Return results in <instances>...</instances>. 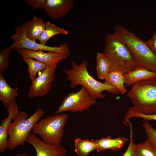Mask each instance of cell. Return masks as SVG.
<instances>
[{
    "instance_id": "obj_1",
    "label": "cell",
    "mask_w": 156,
    "mask_h": 156,
    "mask_svg": "<svg viewBox=\"0 0 156 156\" xmlns=\"http://www.w3.org/2000/svg\"><path fill=\"white\" fill-rule=\"evenodd\" d=\"M88 64V61L86 60L83 61L78 65L73 60L71 62V69L64 70L67 75V80L70 82L71 88L81 85L96 99H103L105 98V95L102 94L104 91L116 94L120 93L118 89L112 85L105 82L102 83L91 76L87 70Z\"/></svg>"
},
{
    "instance_id": "obj_2",
    "label": "cell",
    "mask_w": 156,
    "mask_h": 156,
    "mask_svg": "<svg viewBox=\"0 0 156 156\" xmlns=\"http://www.w3.org/2000/svg\"><path fill=\"white\" fill-rule=\"evenodd\" d=\"M114 34L127 45L137 66L156 73V56L146 41L119 25L115 26Z\"/></svg>"
},
{
    "instance_id": "obj_3",
    "label": "cell",
    "mask_w": 156,
    "mask_h": 156,
    "mask_svg": "<svg viewBox=\"0 0 156 156\" xmlns=\"http://www.w3.org/2000/svg\"><path fill=\"white\" fill-rule=\"evenodd\" d=\"M103 53L110 64L111 71H119L124 75L137 66L127 45L114 34H106Z\"/></svg>"
},
{
    "instance_id": "obj_4",
    "label": "cell",
    "mask_w": 156,
    "mask_h": 156,
    "mask_svg": "<svg viewBox=\"0 0 156 156\" xmlns=\"http://www.w3.org/2000/svg\"><path fill=\"white\" fill-rule=\"evenodd\" d=\"M44 114V111L40 108L37 109L28 118L26 113L19 111L8 129L9 138L7 148L12 151L18 146H24L35 125Z\"/></svg>"
},
{
    "instance_id": "obj_5",
    "label": "cell",
    "mask_w": 156,
    "mask_h": 156,
    "mask_svg": "<svg viewBox=\"0 0 156 156\" xmlns=\"http://www.w3.org/2000/svg\"><path fill=\"white\" fill-rule=\"evenodd\" d=\"M127 96L137 111L146 114H156V79L133 85Z\"/></svg>"
},
{
    "instance_id": "obj_6",
    "label": "cell",
    "mask_w": 156,
    "mask_h": 156,
    "mask_svg": "<svg viewBox=\"0 0 156 156\" xmlns=\"http://www.w3.org/2000/svg\"><path fill=\"white\" fill-rule=\"evenodd\" d=\"M68 116L64 113L54 114L41 119L35 125L32 133L38 135L44 142L60 144L64 134V127Z\"/></svg>"
},
{
    "instance_id": "obj_7",
    "label": "cell",
    "mask_w": 156,
    "mask_h": 156,
    "mask_svg": "<svg viewBox=\"0 0 156 156\" xmlns=\"http://www.w3.org/2000/svg\"><path fill=\"white\" fill-rule=\"evenodd\" d=\"M27 26V21L15 27V33L11 37L13 43L9 47L12 51H17L19 49H25L52 52L67 57L70 55V51L66 42L62 43L59 47H51L42 45L29 39L26 35Z\"/></svg>"
},
{
    "instance_id": "obj_8",
    "label": "cell",
    "mask_w": 156,
    "mask_h": 156,
    "mask_svg": "<svg viewBox=\"0 0 156 156\" xmlns=\"http://www.w3.org/2000/svg\"><path fill=\"white\" fill-rule=\"evenodd\" d=\"M96 99L92 96L86 88L82 86L78 91L69 93L63 99L54 114L68 111L82 112L88 110L91 106L95 104Z\"/></svg>"
},
{
    "instance_id": "obj_9",
    "label": "cell",
    "mask_w": 156,
    "mask_h": 156,
    "mask_svg": "<svg viewBox=\"0 0 156 156\" xmlns=\"http://www.w3.org/2000/svg\"><path fill=\"white\" fill-rule=\"evenodd\" d=\"M58 64L48 66L31 82L28 93L30 98L44 96L49 92L55 79V73Z\"/></svg>"
},
{
    "instance_id": "obj_10",
    "label": "cell",
    "mask_w": 156,
    "mask_h": 156,
    "mask_svg": "<svg viewBox=\"0 0 156 156\" xmlns=\"http://www.w3.org/2000/svg\"><path fill=\"white\" fill-rule=\"evenodd\" d=\"M26 142L34 148L36 156H66L67 155L66 150L60 144L46 143L32 133L29 134Z\"/></svg>"
},
{
    "instance_id": "obj_11",
    "label": "cell",
    "mask_w": 156,
    "mask_h": 156,
    "mask_svg": "<svg viewBox=\"0 0 156 156\" xmlns=\"http://www.w3.org/2000/svg\"><path fill=\"white\" fill-rule=\"evenodd\" d=\"M74 4L73 0H46L44 9L49 16L59 18L69 14Z\"/></svg>"
},
{
    "instance_id": "obj_12",
    "label": "cell",
    "mask_w": 156,
    "mask_h": 156,
    "mask_svg": "<svg viewBox=\"0 0 156 156\" xmlns=\"http://www.w3.org/2000/svg\"><path fill=\"white\" fill-rule=\"evenodd\" d=\"M17 51L23 57L35 59L47 66L58 63L60 61L66 60L67 58L66 56L52 52H44L42 51H34L25 49H19Z\"/></svg>"
},
{
    "instance_id": "obj_13",
    "label": "cell",
    "mask_w": 156,
    "mask_h": 156,
    "mask_svg": "<svg viewBox=\"0 0 156 156\" xmlns=\"http://www.w3.org/2000/svg\"><path fill=\"white\" fill-rule=\"evenodd\" d=\"M18 107L15 101L7 107L8 115L0 125V153H3L7 148L8 135L7 130L10 124L18 114Z\"/></svg>"
},
{
    "instance_id": "obj_14",
    "label": "cell",
    "mask_w": 156,
    "mask_h": 156,
    "mask_svg": "<svg viewBox=\"0 0 156 156\" xmlns=\"http://www.w3.org/2000/svg\"><path fill=\"white\" fill-rule=\"evenodd\" d=\"M124 77L125 86L128 87L141 81L156 79V73L137 66L133 70L124 75Z\"/></svg>"
},
{
    "instance_id": "obj_15",
    "label": "cell",
    "mask_w": 156,
    "mask_h": 156,
    "mask_svg": "<svg viewBox=\"0 0 156 156\" xmlns=\"http://www.w3.org/2000/svg\"><path fill=\"white\" fill-rule=\"evenodd\" d=\"M96 151L98 153L107 149H111L114 151H119L126 143L129 141L127 138L119 137L112 138L110 136L100 139H96Z\"/></svg>"
},
{
    "instance_id": "obj_16",
    "label": "cell",
    "mask_w": 156,
    "mask_h": 156,
    "mask_svg": "<svg viewBox=\"0 0 156 156\" xmlns=\"http://www.w3.org/2000/svg\"><path fill=\"white\" fill-rule=\"evenodd\" d=\"M17 87L12 88L2 73L0 74V101L7 107L16 101L18 96Z\"/></svg>"
},
{
    "instance_id": "obj_17",
    "label": "cell",
    "mask_w": 156,
    "mask_h": 156,
    "mask_svg": "<svg viewBox=\"0 0 156 156\" xmlns=\"http://www.w3.org/2000/svg\"><path fill=\"white\" fill-rule=\"evenodd\" d=\"M45 25V23L42 18L34 16L32 20L27 21V37L32 40H38L44 31Z\"/></svg>"
},
{
    "instance_id": "obj_18",
    "label": "cell",
    "mask_w": 156,
    "mask_h": 156,
    "mask_svg": "<svg viewBox=\"0 0 156 156\" xmlns=\"http://www.w3.org/2000/svg\"><path fill=\"white\" fill-rule=\"evenodd\" d=\"M68 34V31L64 28L57 26L55 24L48 21L45 23L44 30L38 40L40 44L45 45L50 38L56 35Z\"/></svg>"
},
{
    "instance_id": "obj_19",
    "label": "cell",
    "mask_w": 156,
    "mask_h": 156,
    "mask_svg": "<svg viewBox=\"0 0 156 156\" xmlns=\"http://www.w3.org/2000/svg\"><path fill=\"white\" fill-rule=\"evenodd\" d=\"M75 151L78 156H87L97 148L96 140L77 138L75 141Z\"/></svg>"
},
{
    "instance_id": "obj_20",
    "label": "cell",
    "mask_w": 156,
    "mask_h": 156,
    "mask_svg": "<svg viewBox=\"0 0 156 156\" xmlns=\"http://www.w3.org/2000/svg\"><path fill=\"white\" fill-rule=\"evenodd\" d=\"M96 72L98 78L105 79L111 71L110 64L103 53L98 52L96 57Z\"/></svg>"
},
{
    "instance_id": "obj_21",
    "label": "cell",
    "mask_w": 156,
    "mask_h": 156,
    "mask_svg": "<svg viewBox=\"0 0 156 156\" xmlns=\"http://www.w3.org/2000/svg\"><path fill=\"white\" fill-rule=\"evenodd\" d=\"M104 82L115 86L122 94L126 92V89L125 86L124 75L120 71H111L105 79Z\"/></svg>"
},
{
    "instance_id": "obj_22",
    "label": "cell",
    "mask_w": 156,
    "mask_h": 156,
    "mask_svg": "<svg viewBox=\"0 0 156 156\" xmlns=\"http://www.w3.org/2000/svg\"><path fill=\"white\" fill-rule=\"evenodd\" d=\"M23 58V61L28 66V73L31 82L36 78V75L38 72L42 71L48 66L31 58L25 57Z\"/></svg>"
},
{
    "instance_id": "obj_23",
    "label": "cell",
    "mask_w": 156,
    "mask_h": 156,
    "mask_svg": "<svg viewBox=\"0 0 156 156\" xmlns=\"http://www.w3.org/2000/svg\"><path fill=\"white\" fill-rule=\"evenodd\" d=\"M134 156H156V150L147 139L143 142L135 144Z\"/></svg>"
},
{
    "instance_id": "obj_24",
    "label": "cell",
    "mask_w": 156,
    "mask_h": 156,
    "mask_svg": "<svg viewBox=\"0 0 156 156\" xmlns=\"http://www.w3.org/2000/svg\"><path fill=\"white\" fill-rule=\"evenodd\" d=\"M132 118H140L148 122L151 120L156 121V114H146L140 113L135 110L132 107H130L125 114L122 121L124 125L127 126L128 122Z\"/></svg>"
},
{
    "instance_id": "obj_25",
    "label": "cell",
    "mask_w": 156,
    "mask_h": 156,
    "mask_svg": "<svg viewBox=\"0 0 156 156\" xmlns=\"http://www.w3.org/2000/svg\"><path fill=\"white\" fill-rule=\"evenodd\" d=\"M142 125L148 140L156 150V129L153 128L148 122L142 120Z\"/></svg>"
},
{
    "instance_id": "obj_26",
    "label": "cell",
    "mask_w": 156,
    "mask_h": 156,
    "mask_svg": "<svg viewBox=\"0 0 156 156\" xmlns=\"http://www.w3.org/2000/svg\"><path fill=\"white\" fill-rule=\"evenodd\" d=\"M12 50L10 47L0 52V74L5 71L9 65V56Z\"/></svg>"
},
{
    "instance_id": "obj_27",
    "label": "cell",
    "mask_w": 156,
    "mask_h": 156,
    "mask_svg": "<svg viewBox=\"0 0 156 156\" xmlns=\"http://www.w3.org/2000/svg\"><path fill=\"white\" fill-rule=\"evenodd\" d=\"M129 129V144L126 151L123 153L120 156H134V145L133 137V131L132 123L129 122L128 123Z\"/></svg>"
},
{
    "instance_id": "obj_28",
    "label": "cell",
    "mask_w": 156,
    "mask_h": 156,
    "mask_svg": "<svg viewBox=\"0 0 156 156\" xmlns=\"http://www.w3.org/2000/svg\"><path fill=\"white\" fill-rule=\"evenodd\" d=\"M46 0H25L23 1L31 7L36 9H44Z\"/></svg>"
},
{
    "instance_id": "obj_29",
    "label": "cell",
    "mask_w": 156,
    "mask_h": 156,
    "mask_svg": "<svg viewBox=\"0 0 156 156\" xmlns=\"http://www.w3.org/2000/svg\"><path fill=\"white\" fill-rule=\"evenodd\" d=\"M146 42L151 50L156 56V29L152 37Z\"/></svg>"
},
{
    "instance_id": "obj_30",
    "label": "cell",
    "mask_w": 156,
    "mask_h": 156,
    "mask_svg": "<svg viewBox=\"0 0 156 156\" xmlns=\"http://www.w3.org/2000/svg\"><path fill=\"white\" fill-rule=\"evenodd\" d=\"M16 156H31L30 155L25 153H23L17 154Z\"/></svg>"
},
{
    "instance_id": "obj_31",
    "label": "cell",
    "mask_w": 156,
    "mask_h": 156,
    "mask_svg": "<svg viewBox=\"0 0 156 156\" xmlns=\"http://www.w3.org/2000/svg\"></svg>"
},
{
    "instance_id": "obj_32",
    "label": "cell",
    "mask_w": 156,
    "mask_h": 156,
    "mask_svg": "<svg viewBox=\"0 0 156 156\" xmlns=\"http://www.w3.org/2000/svg\"></svg>"
}]
</instances>
